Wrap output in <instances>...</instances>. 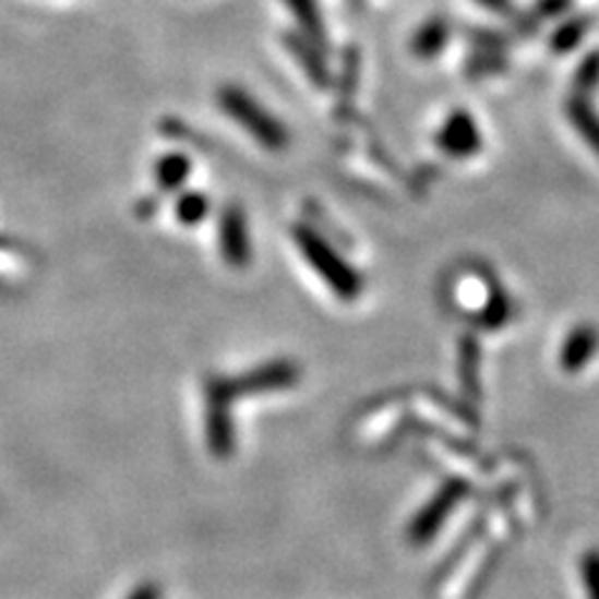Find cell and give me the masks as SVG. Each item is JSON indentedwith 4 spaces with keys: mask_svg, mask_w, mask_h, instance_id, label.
Returning a JSON list of instances; mask_svg holds the SVG:
<instances>
[{
    "mask_svg": "<svg viewBox=\"0 0 599 599\" xmlns=\"http://www.w3.org/2000/svg\"><path fill=\"white\" fill-rule=\"evenodd\" d=\"M480 345L472 335H465L459 343V380L470 397L480 395Z\"/></svg>",
    "mask_w": 599,
    "mask_h": 599,
    "instance_id": "7c38bea8",
    "label": "cell"
},
{
    "mask_svg": "<svg viewBox=\"0 0 599 599\" xmlns=\"http://www.w3.org/2000/svg\"><path fill=\"white\" fill-rule=\"evenodd\" d=\"M298 382V368L288 360L267 362L263 368L250 372V375L240 378V382L225 385L230 397L236 393H267V390H283Z\"/></svg>",
    "mask_w": 599,
    "mask_h": 599,
    "instance_id": "5b68a950",
    "label": "cell"
},
{
    "mask_svg": "<svg viewBox=\"0 0 599 599\" xmlns=\"http://www.w3.org/2000/svg\"><path fill=\"white\" fill-rule=\"evenodd\" d=\"M470 492L465 480H447L442 488L435 492L428 505H424L415 519L410 523V529H407V537H410L412 544H428L432 537L438 535V529L445 525V519L453 515V510L463 502L465 494Z\"/></svg>",
    "mask_w": 599,
    "mask_h": 599,
    "instance_id": "3957f363",
    "label": "cell"
},
{
    "mask_svg": "<svg viewBox=\"0 0 599 599\" xmlns=\"http://www.w3.org/2000/svg\"><path fill=\"white\" fill-rule=\"evenodd\" d=\"M450 33H453V28H450L447 19H442V15H435V19L424 21L420 28L415 31V36L410 40L412 56H418L420 60L438 58L442 50L447 48Z\"/></svg>",
    "mask_w": 599,
    "mask_h": 599,
    "instance_id": "ba28073f",
    "label": "cell"
},
{
    "mask_svg": "<svg viewBox=\"0 0 599 599\" xmlns=\"http://www.w3.org/2000/svg\"><path fill=\"white\" fill-rule=\"evenodd\" d=\"M470 40L480 50H502L507 46V38L492 31H470Z\"/></svg>",
    "mask_w": 599,
    "mask_h": 599,
    "instance_id": "44dd1931",
    "label": "cell"
},
{
    "mask_svg": "<svg viewBox=\"0 0 599 599\" xmlns=\"http://www.w3.org/2000/svg\"><path fill=\"white\" fill-rule=\"evenodd\" d=\"M510 315H512V302L507 298V292L498 288V285H492L488 302H484V308L477 312V325L482 330H500L507 325Z\"/></svg>",
    "mask_w": 599,
    "mask_h": 599,
    "instance_id": "5bb4252c",
    "label": "cell"
},
{
    "mask_svg": "<svg viewBox=\"0 0 599 599\" xmlns=\"http://www.w3.org/2000/svg\"><path fill=\"white\" fill-rule=\"evenodd\" d=\"M188 176V160L182 155H168V158L158 163V182L165 190H172L182 185Z\"/></svg>",
    "mask_w": 599,
    "mask_h": 599,
    "instance_id": "e0dca14e",
    "label": "cell"
},
{
    "mask_svg": "<svg viewBox=\"0 0 599 599\" xmlns=\"http://www.w3.org/2000/svg\"><path fill=\"white\" fill-rule=\"evenodd\" d=\"M582 577H585L587 597L599 599V550L587 552L582 558Z\"/></svg>",
    "mask_w": 599,
    "mask_h": 599,
    "instance_id": "ffe728a7",
    "label": "cell"
},
{
    "mask_svg": "<svg viewBox=\"0 0 599 599\" xmlns=\"http://www.w3.org/2000/svg\"><path fill=\"white\" fill-rule=\"evenodd\" d=\"M599 88V50L589 53L582 60L575 71V83H572V95H585L589 98Z\"/></svg>",
    "mask_w": 599,
    "mask_h": 599,
    "instance_id": "2e32d148",
    "label": "cell"
},
{
    "mask_svg": "<svg viewBox=\"0 0 599 599\" xmlns=\"http://www.w3.org/2000/svg\"><path fill=\"white\" fill-rule=\"evenodd\" d=\"M288 48L292 50V56L298 58V63L306 68V73L318 88H327L330 85V71L323 53H320V46H315L310 38H300V36H288Z\"/></svg>",
    "mask_w": 599,
    "mask_h": 599,
    "instance_id": "30bf717a",
    "label": "cell"
},
{
    "mask_svg": "<svg viewBox=\"0 0 599 599\" xmlns=\"http://www.w3.org/2000/svg\"><path fill=\"white\" fill-rule=\"evenodd\" d=\"M599 350V330L589 323L577 325L572 333L564 337L560 350V368L564 372H579L585 370L589 360L595 358Z\"/></svg>",
    "mask_w": 599,
    "mask_h": 599,
    "instance_id": "52a82bcc",
    "label": "cell"
},
{
    "mask_svg": "<svg viewBox=\"0 0 599 599\" xmlns=\"http://www.w3.org/2000/svg\"><path fill=\"white\" fill-rule=\"evenodd\" d=\"M589 28H592V19H589V15H579V19H570L560 23V28L554 31L550 38L552 53H560V56L572 53V50L585 40Z\"/></svg>",
    "mask_w": 599,
    "mask_h": 599,
    "instance_id": "4fadbf2b",
    "label": "cell"
},
{
    "mask_svg": "<svg viewBox=\"0 0 599 599\" xmlns=\"http://www.w3.org/2000/svg\"><path fill=\"white\" fill-rule=\"evenodd\" d=\"M220 106L238 125L248 130L255 141L267 151H283L290 143V133L273 112H267L260 103L236 85L220 91Z\"/></svg>",
    "mask_w": 599,
    "mask_h": 599,
    "instance_id": "7a4b0ae2",
    "label": "cell"
},
{
    "mask_svg": "<svg viewBox=\"0 0 599 599\" xmlns=\"http://www.w3.org/2000/svg\"><path fill=\"white\" fill-rule=\"evenodd\" d=\"M292 238L295 245L300 248V253L306 255L308 265L323 277V283L337 295V298L345 302L360 298L364 290L362 275L355 271V267L347 263L320 232L308 228V225H298V228L292 230Z\"/></svg>",
    "mask_w": 599,
    "mask_h": 599,
    "instance_id": "6da1fadb",
    "label": "cell"
},
{
    "mask_svg": "<svg viewBox=\"0 0 599 599\" xmlns=\"http://www.w3.org/2000/svg\"><path fill=\"white\" fill-rule=\"evenodd\" d=\"M435 143L447 158L465 160L482 151V133L467 110H453L440 125Z\"/></svg>",
    "mask_w": 599,
    "mask_h": 599,
    "instance_id": "277c9868",
    "label": "cell"
},
{
    "mask_svg": "<svg viewBox=\"0 0 599 599\" xmlns=\"http://www.w3.org/2000/svg\"><path fill=\"white\" fill-rule=\"evenodd\" d=\"M290 8V13L295 15V21L306 33V38H310L315 46L325 48L327 43V31H325V21H323V11H320L318 0H285Z\"/></svg>",
    "mask_w": 599,
    "mask_h": 599,
    "instance_id": "8fae6325",
    "label": "cell"
},
{
    "mask_svg": "<svg viewBox=\"0 0 599 599\" xmlns=\"http://www.w3.org/2000/svg\"><path fill=\"white\" fill-rule=\"evenodd\" d=\"M475 3H480L482 8H488L490 13H498V15L515 13V0H475Z\"/></svg>",
    "mask_w": 599,
    "mask_h": 599,
    "instance_id": "7402d4cb",
    "label": "cell"
},
{
    "mask_svg": "<svg viewBox=\"0 0 599 599\" xmlns=\"http://www.w3.org/2000/svg\"><path fill=\"white\" fill-rule=\"evenodd\" d=\"M220 248L225 260L232 267H245L250 263V236L248 223L240 207H228L220 225Z\"/></svg>",
    "mask_w": 599,
    "mask_h": 599,
    "instance_id": "8992f818",
    "label": "cell"
},
{
    "mask_svg": "<svg viewBox=\"0 0 599 599\" xmlns=\"http://www.w3.org/2000/svg\"><path fill=\"white\" fill-rule=\"evenodd\" d=\"M572 8V0H537V3L532 5V11H529L525 15V21L519 23V31H535L537 25L544 23V21H552V19H560V15H564Z\"/></svg>",
    "mask_w": 599,
    "mask_h": 599,
    "instance_id": "9a60e30c",
    "label": "cell"
},
{
    "mask_svg": "<svg viewBox=\"0 0 599 599\" xmlns=\"http://www.w3.org/2000/svg\"><path fill=\"white\" fill-rule=\"evenodd\" d=\"M572 128L585 137V143L599 155V112L592 108V103L585 95H570L567 106H564Z\"/></svg>",
    "mask_w": 599,
    "mask_h": 599,
    "instance_id": "9c48e42d",
    "label": "cell"
},
{
    "mask_svg": "<svg viewBox=\"0 0 599 599\" xmlns=\"http://www.w3.org/2000/svg\"><path fill=\"white\" fill-rule=\"evenodd\" d=\"M207 211V200L203 195H185L178 203V218L188 225H195L203 220Z\"/></svg>",
    "mask_w": 599,
    "mask_h": 599,
    "instance_id": "d6986e66",
    "label": "cell"
},
{
    "mask_svg": "<svg viewBox=\"0 0 599 599\" xmlns=\"http://www.w3.org/2000/svg\"><path fill=\"white\" fill-rule=\"evenodd\" d=\"M505 56L500 50H480L475 53L470 60H467V75H488V73H498L505 71Z\"/></svg>",
    "mask_w": 599,
    "mask_h": 599,
    "instance_id": "ac0fdd59",
    "label": "cell"
}]
</instances>
